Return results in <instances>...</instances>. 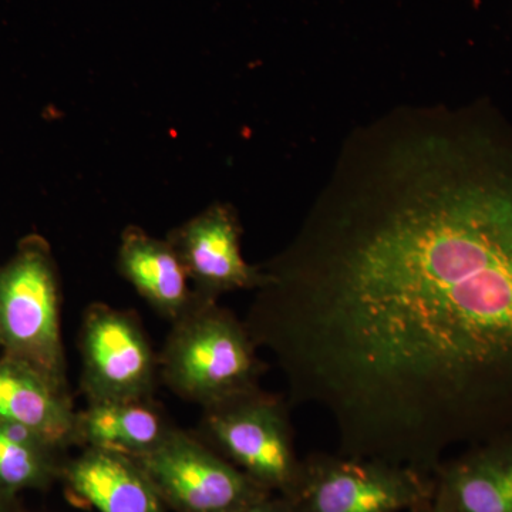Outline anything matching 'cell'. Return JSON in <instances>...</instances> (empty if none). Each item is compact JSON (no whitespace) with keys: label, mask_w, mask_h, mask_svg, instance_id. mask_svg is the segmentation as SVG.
<instances>
[{"label":"cell","mask_w":512,"mask_h":512,"mask_svg":"<svg viewBox=\"0 0 512 512\" xmlns=\"http://www.w3.org/2000/svg\"><path fill=\"white\" fill-rule=\"evenodd\" d=\"M433 477L434 497L454 512H512V437L468 447Z\"/></svg>","instance_id":"cell-9"},{"label":"cell","mask_w":512,"mask_h":512,"mask_svg":"<svg viewBox=\"0 0 512 512\" xmlns=\"http://www.w3.org/2000/svg\"><path fill=\"white\" fill-rule=\"evenodd\" d=\"M131 458L175 512H234L271 495L200 436L177 427L156 448Z\"/></svg>","instance_id":"cell-6"},{"label":"cell","mask_w":512,"mask_h":512,"mask_svg":"<svg viewBox=\"0 0 512 512\" xmlns=\"http://www.w3.org/2000/svg\"><path fill=\"white\" fill-rule=\"evenodd\" d=\"M117 266L138 295L170 323L197 301L187 269L167 238L158 239L130 225L121 234Z\"/></svg>","instance_id":"cell-11"},{"label":"cell","mask_w":512,"mask_h":512,"mask_svg":"<svg viewBox=\"0 0 512 512\" xmlns=\"http://www.w3.org/2000/svg\"><path fill=\"white\" fill-rule=\"evenodd\" d=\"M62 289L46 239L29 235L0 266V346L69 390L62 339Z\"/></svg>","instance_id":"cell-3"},{"label":"cell","mask_w":512,"mask_h":512,"mask_svg":"<svg viewBox=\"0 0 512 512\" xmlns=\"http://www.w3.org/2000/svg\"><path fill=\"white\" fill-rule=\"evenodd\" d=\"M414 512H454V511L451 510L450 507H447L446 504L441 503L440 500H437V498L434 497L433 500H431L429 504L424 505V507H421L420 510H417Z\"/></svg>","instance_id":"cell-16"},{"label":"cell","mask_w":512,"mask_h":512,"mask_svg":"<svg viewBox=\"0 0 512 512\" xmlns=\"http://www.w3.org/2000/svg\"><path fill=\"white\" fill-rule=\"evenodd\" d=\"M234 512H292V508L286 498L271 494Z\"/></svg>","instance_id":"cell-15"},{"label":"cell","mask_w":512,"mask_h":512,"mask_svg":"<svg viewBox=\"0 0 512 512\" xmlns=\"http://www.w3.org/2000/svg\"><path fill=\"white\" fill-rule=\"evenodd\" d=\"M64 450L25 427L0 420V491L10 495L62 478Z\"/></svg>","instance_id":"cell-14"},{"label":"cell","mask_w":512,"mask_h":512,"mask_svg":"<svg viewBox=\"0 0 512 512\" xmlns=\"http://www.w3.org/2000/svg\"><path fill=\"white\" fill-rule=\"evenodd\" d=\"M80 386L87 403L153 400L160 366L140 319L107 303L84 311Z\"/></svg>","instance_id":"cell-7"},{"label":"cell","mask_w":512,"mask_h":512,"mask_svg":"<svg viewBox=\"0 0 512 512\" xmlns=\"http://www.w3.org/2000/svg\"><path fill=\"white\" fill-rule=\"evenodd\" d=\"M431 474L379 458L313 453L303 458L292 512H414L434 498Z\"/></svg>","instance_id":"cell-5"},{"label":"cell","mask_w":512,"mask_h":512,"mask_svg":"<svg viewBox=\"0 0 512 512\" xmlns=\"http://www.w3.org/2000/svg\"><path fill=\"white\" fill-rule=\"evenodd\" d=\"M9 497L10 495H6L0 491V512H6L5 501L8 500Z\"/></svg>","instance_id":"cell-17"},{"label":"cell","mask_w":512,"mask_h":512,"mask_svg":"<svg viewBox=\"0 0 512 512\" xmlns=\"http://www.w3.org/2000/svg\"><path fill=\"white\" fill-rule=\"evenodd\" d=\"M244 322L338 453L431 474L512 437V121L402 106L353 131Z\"/></svg>","instance_id":"cell-1"},{"label":"cell","mask_w":512,"mask_h":512,"mask_svg":"<svg viewBox=\"0 0 512 512\" xmlns=\"http://www.w3.org/2000/svg\"><path fill=\"white\" fill-rule=\"evenodd\" d=\"M174 427L153 400L89 403L77 412V446L137 457L163 443Z\"/></svg>","instance_id":"cell-13"},{"label":"cell","mask_w":512,"mask_h":512,"mask_svg":"<svg viewBox=\"0 0 512 512\" xmlns=\"http://www.w3.org/2000/svg\"><path fill=\"white\" fill-rule=\"evenodd\" d=\"M187 269L192 289L202 299L218 301L225 293L256 291L265 281L261 265H251L242 255V225L229 204H212L207 210L168 234Z\"/></svg>","instance_id":"cell-8"},{"label":"cell","mask_w":512,"mask_h":512,"mask_svg":"<svg viewBox=\"0 0 512 512\" xmlns=\"http://www.w3.org/2000/svg\"><path fill=\"white\" fill-rule=\"evenodd\" d=\"M288 397L262 387L202 409L200 437L266 493L291 500L301 481Z\"/></svg>","instance_id":"cell-4"},{"label":"cell","mask_w":512,"mask_h":512,"mask_svg":"<svg viewBox=\"0 0 512 512\" xmlns=\"http://www.w3.org/2000/svg\"><path fill=\"white\" fill-rule=\"evenodd\" d=\"M62 478L77 501L99 512H167L136 461L117 451L84 447L66 461Z\"/></svg>","instance_id":"cell-10"},{"label":"cell","mask_w":512,"mask_h":512,"mask_svg":"<svg viewBox=\"0 0 512 512\" xmlns=\"http://www.w3.org/2000/svg\"><path fill=\"white\" fill-rule=\"evenodd\" d=\"M0 420L57 446H77V412L69 390L12 357L0 359Z\"/></svg>","instance_id":"cell-12"},{"label":"cell","mask_w":512,"mask_h":512,"mask_svg":"<svg viewBox=\"0 0 512 512\" xmlns=\"http://www.w3.org/2000/svg\"><path fill=\"white\" fill-rule=\"evenodd\" d=\"M244 319L197 295L190 311L171 323L158 355L160 377L181 399L202 409L261 387L266 363Z\"/></svg>","instance_id":"cell-2"}]
</instances>
